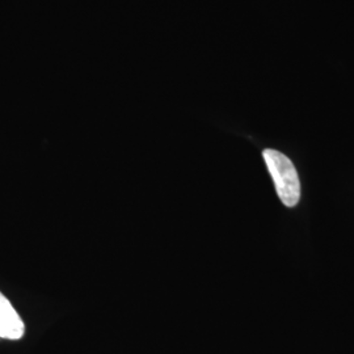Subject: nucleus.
<instances>
[{"label":"nucleus","mask_w":354,"mask_h":354,"mask_svg":"<svg viewBox=\"0 0 354 354\" xmlns=\"http://www.w3.org/2000/svg\"><path fill=\"white\" fill-rule=\"evenodd\" d=\"M26 326L8 298L0 292V337L20 340L24 336Z\"/></svg>","instance_id":"2"},{"label":"nucleus","mask_w":354,"mask_h":354,"mask_svg":"<svg viewBox=\"0 0 354 354\" xmlns=\"http://www.w3.org/2000/svg\"><path fill=\"white\" fill-rule=\"evenodd\" d=\"M263 158L273 177L279 200L289 207L295 206L301 198V183L292 162L282 152L272 149L264 150Z\"/></svg>","instance_id":"1"}]
</instances>
